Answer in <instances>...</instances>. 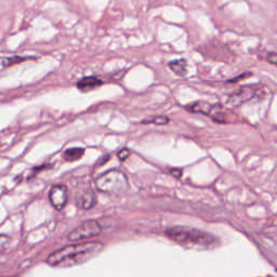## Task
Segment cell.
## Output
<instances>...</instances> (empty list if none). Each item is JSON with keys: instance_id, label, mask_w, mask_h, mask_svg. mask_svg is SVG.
<instances>
[{"instance_id": "obj_16", "label": "cell", "mask_w": 277, "mask_h": 277, "mask_svg": "<svg viewBox=\"0 0 277 277\" xmlns=\"http://www.w3.org/2000/svg\"><path fill=\"white\" fill-rule=\"evenodd\" d=\"M267 60L272 65L277 66V52H270L267 56Z\"/></svg>"}, {"instance_id": "obj_9", "label": "cell", "mask_w": 277, "mask_h": 277, "mask_svg": "<svg viewBox=\"0 0 277 277\" xmlns=\"http://www.w3.org/2000/svg\"><path fill=\"white\" fill-rule=\"evenodd\" d=\"M102 80L99 79L98 77H94V76H90V77H85L78 81L77 88L81 92H89L96 90L97 88L100 86H102Z\"/></svg>"}, {"instance_id": "obj_17", "label": "cell", "mask_w": 277, "mask_h": 277, "mask_svg": "<svg viewBox=\"0 0 277 277\" xmlns=\"http://www.w3.org/2000/svg\"><path fill=\"white\" fill-rule=\"evenodd\" d=\"M117 156H118V158L120 159L121 162L126 161V159H127L129 156H130V151L127 150V149H122L121 151L118 152V155H117Z\"/></svg>"}, {"instance_id": "obj_11", "label": "cell", "mask_w": 277, "mask_h": 277, "mask_svg": "<svg viewBox=\"0 0 277 277\" xmlns=\"http://www.w3.org/2000/svg\"><path fill=\"white\" fill-rule=\"evenodd\" d=\"M33 58L32 56H20V55H14V56H0V72H2L3 69L8 68L12 65H16V64L22 63L24 61Z\"/></svg>"}, {"instance_id": "obj_1", "label": "cell", "mask_w": 277, "mask_h": 277, "mask_svg": "<svg viewBox=\"0 0 277 277\" xmlns=\"http://www.w3.org/2000/svg\"><path fill=\"white\" fill-rule=\"evenodd\" d=\"M102 241H87L73 244L55 250L47 258V263L52 268H72L86 263L104 250Z\"/></svg>"}, {"instance_id": "obj_5", "label": "cell", "mask_w": 277, "mask_h": 277, "mask_svg": "<svg viewBox=\"0 0 277 277\" xmlns=\"http://www.w3.org/2000/svg\"><path fill=\"white\" fill-rule=\"evenodd\" d=\"M258 90L255 87L251 86H245L241 87L236 92H233L231 96L227 98L226 105L229 108H238V106L243 105L250 101L251 99L256 97Z\"/></svg>"}, {"instance_id": "obj_4", "label": "cell", "mask_w": 277, "mask_h": 277, "mask_svg": "<svg viewBox=\"0 0 277 277\" xmlns=\"http://www.w3.org/2000/svg\"><path fill=\"white\" fill-rule=\"evenodd\" d=\"M101 226L96 220H88L82 222L79 226L74 228L68 235L70 241H79L88 238L96 237L101 233Z\"/></svg>"}, {"instance_id": "obj_8", "label": "cell", "mask_w": 277, "mask_h": 277, "mask_svg": "<svg viewBox=\"0 0 277 277\" xmlns=\"http://www.w3.org/2000/svg\"><path fill=\"white\" fill-rule=\"evenodd\" d=\"M212 119L217 122L220 123H225V122H231L233 121V117H235V115L233 116L229 111L225 109H223L221 105H215L214 110H212L211 114L209 115Z\"/></svg>"}, {"instance_id": "obj_13", "label": "cell", "mask_w": 277, "mask_h": 277, "mask_svg": "<svg viewBox=\"0 0 277 277\" xmlns=\"http://www.w3.org/2000/svg\"><path fill=\"white\" fill-rule=\"evenodd\" d=\"M85 150L81 149V147H72V149H68L64 152L63 157L66 162H77L79 159L84 156Z\"/></svg>"}, {"instance_id": "obj_10", "label": "cell", "mask_w": 277, "mask_h": 277, "mask_svg": "<svg viewBox=\"0 0 277 277\" xmlns=\"http://www.w3.org/2000/svg\"><path fill=\"white\" fill-rule=\"evenodd\" d=\"M214 106L208 102L205 101H197L194 102L192 104H188L187 106H185V109L191 111V113H196V114H204L209 116L211 114L212 110H214Z\"/></svg>"}, {"instance_id": "obj_18", "label": "cell", "mask_w": 277, "mask_h": 277, "mask_svg": "<svg viewBox=\"0 0 277 277\" xmlns=\"http://www.w3.org/2000/svg\"><path fill=\"white\" fill-rule=\"evenodd\" d=\"M171 173L175 176V178H180L181 174H182V171H181V170L173 169V170H171Z\"/></svg>"}, {"instance_id": "obj_7", "label": "cell", "mask_w": 277, "mask_h": 277, "mask_svg": "<svg viewBox=\"0 0 277 277\" xmlns=\"http://www.w3.org/2000/svg\"><path fill=\"white\" fill-rule=\"evenodd\" d=\"M76 204H77V206L80 209H85V210L91 209L93 206L97 204L96 193H94L92 190H86L84 192H80L77 195Z\"/></svg>"}, {"instance_id": "obj_2", "label": "cell", "mask_w": 277, "mask_h": 277, "mask_svg": "<svg viewBox=\"0 0 277 277\" xmlns=\"http://www.w3.org/2000/svg\"><path fill=\"white\" fill-rule=\"evenodd\" d=\"M166 235L176 244L186 248L211 249L218 245V238L214 235L193 227L172 226L166 229Z\"/></svg>"}, {"instance_id": "obj_6", "label": "cell", "mask_w": 277, "mask_h": 277, "mask_svg": "<svg viewBox=\"0 0 277 277\" xmlns=\"http://www.w3.org/2000/svg\"><path fill=\"white\" fill-rule=\"evenodd\" d=\"M51 205L56 210H62L68 200V188L65 185H55L49 192Z\"/></svg>"}, {"instance_id": "obj_12", "label": "cell", "mask_w": 277, "mask_h": 277, "mask_svg": "<svg viewBox=\"0 0 277 277\" xmlns=\"http://www.w3.org/2000/svg\"><path fill=\"white\" fill-rule=\"evenodd\" d=\"M168 66L169 68L172 70V72L180 76V77H184L187 74V62L184 60V58H180V60H174L168 63Z\"/></svg>"}, {"instance_id": "obj_3", "label": "cell", "mask_w": 277, "mask_h": 277, "mask_svg": "<svg viewBox=\"0 0 277 277\" xmlns=\"http://www.w3.org/2000/svg\"><path fill=\"white\" fill-rule=\"evenodd\" d=\"M96 186L102 193L120 195L128 190L129 183L125 173L113 169L100 175L96 181Z\"/></svg>"}, {"instance_id": "obj_14", "label": "cell", "mask_w": 277, "mask_h": 277, "mask_svg": "<svg viewBox=\"0 0 277 277\" xmlns=\"http://www.w3.org/2000/svg\"><path fill=\"white\" fill-rule=\"evenodd\" d=\"M170 119L166 116H151L142 120V123H145V125H147V123H154V125L164 126V125H167Z\"/></svg>"}, {"instance_id": "obj_15", "label": "cell", "mask_w": 277, "mask_h": 277, "mask_svg": "<svg viewBox=\"0 0 277 277\" xmlns=\"http://www.w3.org/2000/svg\"><path fill=\"white\" fill-rule=\"evenodd\" d=\"M10 244L9 237L4 236V235H0V252H2Z\"/></svg>"}]
</instances>
